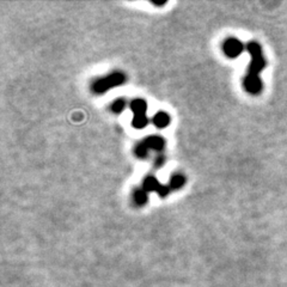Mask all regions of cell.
I'll use <instances>...</instances> for the list:
<instances>
[{"label":"cell","instance_id":"9a60e30c","mask_svg":"<svg viewBox=\"0 0 287 287\" xmlns=\"http://www.w3.org/2000/svg\"><path fill=\"white\" fill-rule=\"evenodd\" d=\"M152 4L156 5V6H163V5L167 4V1H162V2H157V1H152Z\"/></svg>","mask_w":287,"mask_h":287},{"label":"cell","instance_id":"5b68a950","mask_svg":"<svg viewBox=\"0 0 287 287\" xmlns=\"http://www.w3.org/2000/svg\"><path fill=\"white\" fill-rule=\"evenodd\" d=\"M152 122L156 126L157 128H165L170 125V116H169L168 112L165 111H158L156 112V115L152 119Z\"/></svg>","mask_w":287,"mask_h":287},{"label":"cell","instance_id":"ba28073f","mask_svg":"<svg viewBox=\"0 0 287 287\" xmlns=\"http://www.w3.org/2000/svg\"><path fill=\"white\" fill-rule=\"evenodd\" d=\"M160 187V183L158 179H156L154 176H147L145 179L143 181V189L145 191H158Z\"/></svg>","mask_w":287,"mask_h":287},{"label":"cell","instance_id":"3957f363","mask_svg":"<svg viewBox=\"0 0 287 287\" xmlns=\"http://www.w3.org/2000/svg\"><path fill=\"white\" fill-rule=\"evenodd\" d=\"M223 50L225 55L230 59H236L243 53L244 44L238 38L229 37L223 43Z\"/></svg>","mask_w":287,"mask_h":287},{"label":"cell","instance_id":"52a82bcc","mask_svg":"<svg viewBox=\"0 0 287 287\" xmlns=\"http://www.w3.org/2000/svg\"><path fill=\"white\" fill-rule=\"evenodd\" d=\"M131 110L134 112V115H145L147 110V103L142 98H137L131 102Z\"/></svg>","mask_w":287,"mask_h":287},{"label":"cell","instance_id":"7c38bea8","mask_svg":"<svg viewBox=\"0 0 287 287\" xmlns=\"http://www.w3.org/2000/svg\"><path fill=\"white\" fill-rule=\"evenodd\" d=\"M126 108V101L122 100V98H119V100H115L114 102L111 103V111L116 112V114H120L125 110Z\"/></svg>","mask_w":287,"mask_h":287},{"label":"cell","instance_id":"7a4b0ae2","mask_svg":"<svg viewBox=\"0 0 287 287\" xmlns=\"http://www.w3.org/2000/svg\"><path fill=\"white\" fill-rule=\"evenodd\" d=\"M125 81H126V77L123 73L112 72L110 73V74L106 75V77L95 80L91 85V90L94 94L101 95V94H104V92L109 91V90L112 88H117V86L122 85Z\"/></svg>","mask_w":287,"mask_h":287},{"label":"cell","instance_id":"8992f818","mask_svg":"<svg viewBox=\"0 0 287 287\" xmlns=\"http://www.w3.org/2000/svg\"><path fill=\"white\" fill-rule=\"evenodd\" d=\"M133 201L137 206L142 207L145 206L148 201V193L143 189V188H137L133 191Z\"/></svg>","mask_w":287,"mask_h":287},{"label":"cell","instance_id":"6da1fadb","mask_svg":"<svg viewBox=\"0 0 287 287\" xmlns=\"http://www.w3.org/2000/svg\"><path fill=\"white\" fill-rule=\"evenodd\" d=\"M247 49L251 56V61L248 66V72L244 77L243 85L247 92L251 95H258L262 92L263 89V83L261 80L260 73L266 67V59H264L262 48L257 42H249Z\"/></svg>","mask_w":287,"mask_h":287},{"label":"cell","instance_id":"4fadbf2b","mask_svg":"<svg viewBox=\"0 0 287 287\" xmlns=\"http://www.w3.org/2000/svg\"><path fill=\"white\" fill-rule=\"evenodd\" d=\"M170 190L171 188L169 187V185H164V184H160L158 191H157V194L160 196V198H167V196L170 194Z\"/></svg>","mask_w":287,"mask_h":287},{"label":"cell","instance_id":"8fae6325","mask_svg":"<svg viewBox=\"0 0 287 287\" xmlns=\"http://www.w3.org/2000/svg\"><path fill=\"white\" fill-rule=\"evenodd\" d=\"M148 152H150V148H148L144 143L138 144V145L136 146V148H134V153H136V156L138 157V158H142V159L146 158V157L148 156Z\"/></svg>","mask_w":287,"mask_h":287},{"label":"cell","instance_id":"277c9868","mask_svg":"<svg viewBox=\"0 0 287 287\" xmlns=\"http://www.w3.org/2000/svg\"><path fill=\"white\" fill-rule=\"evenodd\" d=\"M147 146L150 150L157 151V152H162L165 147V139L164 138L159 137V136H151L147 137L145 140L143 142Z\"/></svg>","mask_w":287,"mask_h":287},{"label":"cell","instance_id":"30bf717a","mask_svg":"<svg viewBox=\"0 0 287 287\" xmlns=\"http://www.w3.org/2000/svg\"><path fill=\"white\" fill-rule=\"evenodd\" d=\"M148 125V119L146 115H134L132 120V126L137 129H143Z\"/></svg>","mask_w":287,"mask_h":287},{"label":"cell","instance_id":"9c48e42d","mask_svg":"<svg viewBox=\"0 0 287 287\" xmlns=\"http://www.w3.org/2000/svg\"><path fill=\"white\" fill-rule=\"evenodd\" d=\"M184 184H185V177L183 175H181V174H175V175H173L170 177V183H169V187H170L171 189H174V190L181 189Z\"/></svg>","mask_w":287,"mask_h":287},{"label":"cell","instance_id":"5bb4252c","mask_svg":"<svg viewBox=\"0 0 287 287\" xmlns=\"http://www.w3.org/2000/svg\"><path fill=\"white\" fill-rule=\"evenodd\" d=\"M164 164H165V157L163 156V154H158V156L156 157V159H154V167L162 168V167H164Z\"/></svg>","mask_w":287,"mask_h":287}]
</instances>
